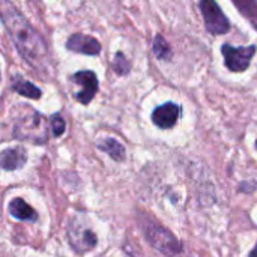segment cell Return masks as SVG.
Segmentation results:
<instances>
[{"mask_svg":"<svg viewBox=\"0 0 257 257\" xmlns=\"http://www.w3.org/2000/svg\"><path fill=\"white\" fill-rule=\"evenodd\" d=\"M256 148H257V142H256Z\"/></svg>","mask_w":257,"mask_h":257,"instance_id":"ac0fdd59","label":"cell"},{"mask_svg":"<svg viewBox=\"0 0 257 257\" xmlns=\"http://www.w3.org/2000/svg\"><path fill=\"white\" fill-rule=\"evenodd\" d=\"M99 149L107 152L114 161H123L125 160V148L114 139H107L99 145Z\"/></svg>","mask_w":257,"mask_h":257,"instance_id":"7c38bea8","label":"cell"},{"mask_svg":"<svg viewBox=\"0 0 257 257\" xmlns=\"http://www.w3.org/2000/svg\"><path fill=\"white\" fill-rule=\"evenodd\" d=\"M9 212L12 217L18 220H29V221H36L38 215L33 211L30 205H27L23 199H14L9 203Z\"/></svg>","mask_w":257,"mask_h":257,"instance_id":"8fae6325","label":"cell"},{"mask_svg":"<svg viewBox=\"0 0 257 257\" xmlns=\"http://www.w3.org/2000/svg\"><path fill=\"white\" fill-rule=\"evenodd\" d=\"M221 53L224 56L226 66L233 72H244L256 54V45L250 47H232L230 44H224L221 47Z\"/></svg>","mask_w":257,"mask_h":257,"instance_id":"5b68a950","label":"cell"},{"mask_svg":"<svg viewBox=\"0 0 257 257\" xmlns=\"http://www.w3.org/2000/svg\"><path fill=\"white\" fill-rule=\"evenodd\" d=\"M66 48L75 53L95 56L101 51V44L95 38L87 35H72L66 41Z\"/></svg>","mask_w":257,"mask_h":257,"instance_id":"9c48e42d","label":"cell"},{"mask_svg":"<svg viewBox=\"0 0 257 257\" xmlns=\"http://www.w3.org/2000/svg\"><path fill=\"white\" fill-rule=\"evenodd\" d=\"M250 257H257V244H256V247L253 248V251L250 253Z\"/></svg>","mask_w":257,"mask_h":257,"instance_id":"e0dca14e","label":"cell"},{"mask_svg":"<svg viewBox=\"0 0 257 257\" xmlns=\"http://www.w3.org/2000/svg\"><path fill=\"white\" fill-rule=\"evenodd\" d=\"M154 53L160 60H169L172 57V50L161 35H157L154 39Z\"/></svg>","mask_w":257,"mask_h":257,"instance_id":"5bb4252c","label":"cell"},{"mask_svg":"<svg viewBox=\"0 0 257 257\" xmlns=\"http://www.w3.org/2000/svg\"><path fill=\"white\" fill-rule=\"evenodd\" d=\"M0 18L23 59L33 68L45 69L48 50L44 39L8 0H0Z\"/></svg>","mask_w":257,"mask_h":257,"instance_id":"6da1fadb","label":"cell"},{"mask_svg":"<svg viewBox=\"0 0 257 257\" xmlns=\"http://www.w3.org/2000/svg\"><path fill=\"white\" fill-rule=\"evenodd\" d=\"M51 128H53V136L54 137H60L65 133L66 123H65V120H63V117L60 114H54L51 117Z\"/></svg>","mask_w":257,"mask_h":257,"instance_id":"2e32d148","label":"cell"},{"mask_svg":"<svg viewBox=\"0 0 257 257\" xmlns=\"http://www.w3.org/2000/svg\"><path fill=\"white\" fill-rule=\"evenodd\" d=\"M146 236L149 239V242L160 250L161 253H164L169 257H179L182 253V247L179 244V241L164 227H161L160 224L151 223L146 227Z\"/></svg>","mask_w":257,"mask_h":257,"instance_id":"7a4b0ae2","label":"cell"},{"mask_svg":"<svg viewBox=\"0 0 257 257\" xmlns=\"http://www.w3.org/2000/svg\"><path fill=\"white\" fill-rule=\"evenodd\" d=\"M14 90L23 96H27L30 99H39L42 92L41 89H38L35 84H32L30 81H18L14 84Z\"/></svg>","mask_w":257,"mask_h":257,"instance_id":"4fadbf2b","label":"cell"},{"mask_svg":"<svg viewBox=\"0 0 257 257\" xmlns=\"http://www.w3.org/2000/svg\"><path fill=\"white\" fill-rule=\"evenodd\" d=\"M72 80L81 86V90L77 93V99L81 104H89L95 93L98 92V78L95 75V72L92 71H78L77 74H74Z\"/></svg>","mask_w":257,"mask_h":257,"instance_id":"8992f818","label":"cell"},{"mask_svg":"<svg viewBox=\"0 0 257 257\" xmlns=\"http://www.w3.org/2000/svg\"><path fill=\"white\" fill-rule=\"evenodd\" d=\"M27 161V154L21 148L5 149L0 152V167L3 170H17L21 169Z\"/></svg>","mask_w":257,"mask_h":257,"instance_id":"30bf717a","label":"cell"},{"mask_svg":"<svg viewBox=\"0 0 257 257\" xmlns=\"http://www.w3.org/2000/svg\"><path fill=\"white\" fill-rule=\"evenodd\" d=\"M113 68L119 75H126L131 69L130 62L126 60V57L123 56V53H116L114 56V62H113Z\"/></svg>","mask_w":257,"mask_h":257,"instance_id":"9a60e30c","label":"cell"},{"mask_svg":"<svg viewBox=\"0 0 257 257\" xmlns=\"http://www.w3.org/2000/svg\"><path fill=\"white\" fill-rule=\"evenodd\" d=\"M69 241L71 245L74 247L75 251L78 253H84L92 250L96 245V236L93 235L92 230L84 229V227H72L69 229Z\"/></svg>","mask_w":257,"mask_h":257,"instance_id":"ba28073f","label":"cell"},{"mask_svg":"<svg viewBox=\"0 0 257 257\" xmlns=\"http://www.w3.org/2000/svg\"><path fill=\"white\" fill-rule=\"evenodd\" d=\"M200 11L203 14L206 30L212 35H224L230 30V23L215 0H200Z\"/></svg>","mask_w":257,"mask_h":257,"instance_id":"3957f363","label":"cell"},{"mask_svg":"<svg viewBox=\"0 0 257 257\" xmlns=\"http://www.w3.org/2000/svg\"><path fill=\"white\" fill-rule=\"evenodd\" d=\"M179 116H181V107L175 102H166L154 110L152 120L158 128L169 130L176 125Z\"/></svg>","mask_w":257,"mask_h":257,"instance_id":"52a82bcc","label":"cell"},{"mask_svg":"<svg viewBox=\"0 0 257 257\" xmlns=\"http://www.w3.org/2000/svg\"><path fill=\"white\" fill-rule=\"evenodd\" d=\"M15 137H18L20 140H30L35 143H44L47 140L45 119L38 113H32L30 116H24V119H21L15 126Z\"/></svg>","mask_w":257,"mask_h":257,"instance_id":"277c9868","label":"cell"}]
</instances>
